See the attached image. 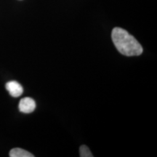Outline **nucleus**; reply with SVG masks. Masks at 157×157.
Listing matches in <instances>:
<instances>
[{
  "instance_id": "nucleus-5",
  "label": "nucleus",
  "mask_w": 157,
  "mask_h": 157,
  "mask_svg": "<svg viewBox=\"0 0 157 157\" xmlns=\"http://www.w3.org/2000/svg\"><path fill=\"white\" fill-rule=\"evenodd\" d=\"M79 156L81 157H93V155L87 146L83 145L79 148Z\"/></svg>"
},
{
  "instance_id": "nucleus-3",
  "label": "nucleus",
  "mask_w": 157,
  "mask_h": 157,
  "mask_svg": "<svg viewBox=\"0 0 157 157\" xmlns=\"http://www.w3.org/2000/svg\"><path fill=\"white\" fill-rule=\"evenodd\" d=\"M6 89L10 95L13 97L17 98L23 94V89L21 84L16 81H10L6 84Z\"/></svg>"
},
{
  "instance_id": "nucleus-2",
  "label": "nucleus",
  "mask_w": 157,
  "mask_h": 157,
  "mask_svg": "<svg viewBox=\"0 0 157 157\" xmlns=\"http://www.w3.org/2000/svg\"><path fill=\"white\" fill-rule=\"evenodd\" d=\"M19 111L24 113H30L36 109V103L32 98H24L19 103Z\"/></svg>"
},
{
  "instance_id": "nucleus-1",
  "label": "nucleus",
  "mask_w": 157,
  "mask_h": 157,
  "mask_svg": "<svg viewBox=\"0 0 157 157\" xmlns=\"http://www.w3.org/2000/svg\"><path fill=\"white\" fill-rule=\"evenodd\" d=\"M111 39L116 48L126 56H138L143 53V48L134 36L124 29L116 27L111 33Z\"/></svg>"
},
{
  "instance_id": "nucleus-4",
  "label": "nucleus",
  "mask_w": 157,
  "mask_h": 157,
  "mask_svg": "<svg viewBox=\"0 0 157 157\" xmlns=\"http://www.w3.org/2000/svg\"><path fill=\"white\" fill-rule=\"evenodd\" d=\"M10 157H34V156L31 153L23 150L22 148H13L10 151Z\"/></svg>"
}]
</instances>
